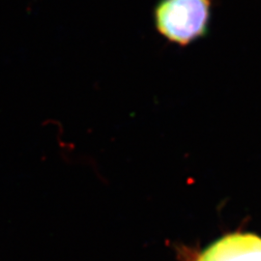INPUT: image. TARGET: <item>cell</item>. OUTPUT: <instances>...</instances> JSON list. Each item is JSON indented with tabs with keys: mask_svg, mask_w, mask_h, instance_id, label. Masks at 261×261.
Returning <instances> with one entry per match:
<instances>
[{
	"mask_svg": "<svg viewBox=\"0 0 261 261\" xmlns=\"http://www.w3.org/2000/svg\"><path fill=\"white\" fill-rule=\"evenodd\" d=\"M197 261H261V237L252 233L226 235L210 245Z\"/></svg>",
	"mask_w": 261,
	"mask_h": 261,
	"instance_id": "2",
	"label": "cell"
},
{
	"mask_svg": "<svg viewBox=\"0 0 261 261\" xmlns=\"http://www.w3.org/2000/svg\"><path fill=\"white\" fill-rule=\"evenodd\" d=\"M213 7L214 0H158L154 27L169 43L186 47L208 35Z\"/></svg>",
	"mask_w": 261,
	"mask_h": 261,
	"instance_id": "1",
	"label": "cell"
}]
</instances>
